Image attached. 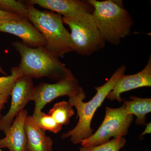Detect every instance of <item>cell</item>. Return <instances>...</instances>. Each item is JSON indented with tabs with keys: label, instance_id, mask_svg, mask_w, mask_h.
I'll return each mask as SVG.
<instances>
[{
	"label": "cell",
	"instance_id": "7c38bea8",
	"mask_svg": "<svg viewBox=\"0 0 151 151\" xmlns=\"http://www.w3.org/2000/svg\"><path fill=\"white\" fill-rule=\"evenodd\" d=\"M28 115L27 110L21 111L12 124L3 132L5 137L0 139V147L9 151H27V136L25 128Z\"/></svg>",
	"mask_w": 151,
	"mask_h": 151
},
{
	"label": "cell",
	"instance_id": "7a4b0ae2",
	"mask_svg": "<svg viewBox=\"0 0 151 151\" xmlns=\"http://www.w3.org/2000/svg\"><path fill=\"white\" fill-rule=\"evenodd\" d=\"M87 1L94 7L92 15L105 42L118 45L122 39L129 35L134 22L129 12L123 7L122 2Z\"/></svg>",
	"mask_w": 151,
	"mask_h": 151
},
{
	"label": "cell",
	"instance_id": "6da1fadb",
	"mask_svg": "<svg viewBox=\"0 0 151 151\" xmlns=\"http://www.w3.org/2000/svg\"><path fill=\"white\" fill-rule=\"evenodd\" d=\"M12 45L20 55L18 67L23 75L32 78L47 77L55 82L75 77L59 58L45 47H29L19 41Z\"/></svg>",
	"mask_w": 151,
	"mask_h": 151
},
{
	"label": "cell",
	"instance_id": "603a6c76",
	"mask_svg": "<svg viewBox=\"0 0 151 151\" xmlns=\"http://www.w3.org/2000/svg\"><path fill=\"white\" fill-rule=\"evenodd\" d=\"M0 73H2V74H4L5 76H7V73H6L5 71L4 70V69H3L1 67V65H0Z\"/></svg>",
	"mask_w": 151,
	"mask_h": 151
},
{
	"label": "cell",
	"instance_id": "277c9868",
	"mask_svg": "<svg viewBox=\"0 0 151 151\" xmlns=\"http://www.w3.org/2000/svg\"><path fill=\"white\" fill-rule=\"evenodd\" d=\"M28 8L29 20L45 39V48L48 51L58 58L74 51L70 33L64 27L61 15L39 10L33 6L28 5Z\"/></svg>",
	"mask_w": 151,
	"mask_h": 151
},
{
	"label": "cell",
	"instance_id": "7402d4cb",
	"mask_svg": "<svg viewBox=\"0 0 151 151\" xmlns=\"http://www.w3.org/2000/svg\"><path fill=\"white\" fill-rule=\"evenodd\" d=\"M146 125H147V126H146V127L145 129V131H144V132H143V133L140 135L139 137H142V136L147 134H150L151 132V123H149Z\"/></svg>",
	"mask_w": 151,
	"mask_h": 151
},
{
	"label": "cell",
	"instance_id": "3957f363",
	"mask_svg": "<svg viewBox=\"0 0 151 151\" xmlns=\"http://www.w3.org/2000/svg\"><path fill=\"white\" fill-rule=\"evenodd\" d=\"M126 70V65H122L105 84L94 87L97 93L89 102H83L86 95L69 97L68 101L76 108L78 121L73 129L61 135L62 139L70 138L73 144H79L93 134V130L91 128V124L94 113L113 90L119 78L124 75Z\"/></svg>",
	"mask_w": 151,
	"mask_h": 151
},
{
	"label": "cell",
	"instance_id": "8fae6325",
	"mask_svg": "<svg viewBox=\"0 0 151 151\" xmlns=\"http://www.w3.org/2000/svg\"><path fill=\"white\" fill-rule=\"evenodd\" d=\"M151 86V56L145 67L140 72L132 75H123L116 82L113 90L107 96L111 101L117 100L121 103L123 101L122 93L133 89Z\"/></svg>",
	"mask_w": 151,
	"mask_h": 151
},
{
	"label": "cell",
	"instance_id": "2e32d148",
	"mask_svg": "<svg viewBox=\"0 0 151 151\" xmlns=\"http://www.w3.org/2000/svg\"><path fill=\"white\" fill-rule=\"evenodd\" d=\"M32 117L38 127L44 131L57 134L62 129L63 126L58 124L51 116L41 110L34 109Z\"/></svg>",
	"mask_w": 151,
	"mask_h": 151
},
{
	"label": "cell",
	"instance_id": "44dd1931",
	"mask_svg": "<svg viewBox=\"0 0 151 151\" xmlns=\"http://www.w3.org/2000/svg\"><path fill=\"white\" fill-rule=\"evenodd\" d=\"M9 97V96L0 94V123L2 117L1 112L3 108H4V106L6 103L8 102Z\"/></svg>",
	"mask_w": 151,
	"mask_h": 151
},
{
	"label": "cell",
	"instance_id": "30bf717a",
	"mask_svg": "<svg viewBox=\"0 0 151 151\" xmlns=\"http://www.w3.org/2000/svg\"><path fill=\"white\" fill-rule=\"evenodd\" d=\"M0 32L20 38L23 43L31 47H45L46 41L42 35L26 19L0 23Z\"/></svg>",
	"mask_w": 151,
	"mask_h": 151
},
{
	"label": "cell",
	"instance_id": "8992f818",
	"mask_svg": "<svg viewBox=\"0 0 151 151\" xmlns=\"http://www.w3.org/2000/svg\"><path fill=\"white\" fill-rule=\"evenodd\" d=\"M134 119V116L127 114L123 105L117 108L106 107L102 124L95 133L81 142V145L94 147L109 142L111 137H123L128 134Z\"/></svg>",
	"mask_w": 151,
	"mask_h": 151
},
{
	"label": "cell",
	"instance_id": "9c48e42d",
	"mask_svg": "<svg viewBox=\"0 0 151 151\" xmlns=\"http://www.w3.org/2000/svg\"><path fill=\"white\" fill-rule=\"evenodd\" d=\"M25 3L29 5H37L65 17L92 14L94 10V7L88 1L80 0H29Z\"/></svg>",
	"mask_w": 151,
	"mask_h": 151
},
{
	"label": "cell",
	"instance_id": "e0dca14e",
	"mask_svg": "<svg viewBox=\"0 0 151 151\" xmlns=\"http://www.w3.org/2000/svg\"><path fill=\"white\" fill-rule=\"evenodd\" d=\"M0 10L14 14L22 19L29 20L28 5L24 4L21 1L0 0Z\"/></svg>",
	"mask_w": 151,
	"mask_h": 151
},
{
	"label": "cell",
	"instance_id": "ba28073f",
	"mask_svg": "<svg viewBox=\"0 0 151 151\" xmlns=\"http://www.w3.org/2000/svg\"><path fill=\"white\" fill-rule=\"evenodd\" d=\"M34 87L32 78L30 77L23 75L17 80L11 93L10 107L1 120V131L3 132L9 128L17 116L24 110L28 103L32 100Z\"/></svg>",
	"mask_w": 151,
	"mask_h": 151
},
{
	"label": "cell",
	"instance_id": "5bb4252c",
	"mask_svg": "<svg viewBox=\"0 0 151 151\" xmlns=\"http://www.w3.org/2000/svg\"><path fill=\"white\" fill-rule=\"evenodd\" d=\"M130 100L123 101L126 113L128 115L137 116V125H146V116L151 112V98L131 96Z\"/></svg>",
	"mask_w": 151,
	"mask_h": 151
},
{
	"label": "cell",
	"instance_id": "4fadbf2b",
	"mask_svg": "<svg viewBox=\"0 0 151 151\" xmlns=\"http://www.w3.org/2000/svg\"><path fill=\"white\" fill-rule=\"evenodd\" d=\"M27 136V151H52L53 142L45 131L38 127L32 116H28L25 124Z\"/></svg>",
	"mask_w": 151,
	"mask_h": 151
},
{
	"label": "cell",
	"instance_id": "9a60e30c",
	"mask_svg": "<svg viewBox=\"0 0 151 151\" xmlns=\"http://www.w3.org/2000/svg\"><path fill=\"white\" fill-rule=\"evenodd\" d=\"M73 107L69 101H61L55 103L48 114L60 125H68L70 123V118L74 114Z\"/></svg>",
	"mask_w": 151,
	"mask_h": 151
},
{
	"label": "cell",
	"instance_id": "52a82bcc",
	"mask_svg": "<svg viewBox=\"0 0 151 151\" xmlns=\"http://www.w3.org/2000/svg\"><path fill=\"white\" fill-rule=\"evenodd\" d=\"M86 95L75 77L57 81L52 84L42 82L34 87L32 100L34 109L42 111L47 104L63 96L73 97Z\"/></svg>",
	"mask_w": 151,
	"mask_h": 151
},
{
	"label": "cell",
	"instance_id": "d6986e66",
	"mask_svg": "<svg viewBox=\"0 0 151 151\" xmlns=\"http://www.w3.org/2000/svg\"><path fill=\"white\" fill-rule=\"evenodd\" d=\"M127 140L124 137L114 138L107 142L94 147H82L80 151H119L125 146Z\"/></svg>",
	"mask_w": 151,
	"mask_h": 151
},
{
	"label": "cell",
	"instance_id": "ffe728a7",
	"mask_svg": "<svg viewBox=\"0 0 151 151\" xmlns=\"http://www.w3.org/2000/svg\"><path fill=\"white\" fill-rule=\"evenodd\" d=\"M22 19V18L20 17L16 14L9 13L0 10V23L10 21L17 20Z\"/></svg>",
	"mask_w": 151,
	"mask_h": 151
},
{
	"label": "cell",
	"instance_id": "cb8c5ba5",
	"mask_svg": "<svg viewBox=\"0 0 151 151\" xmlns=\"http://www.w3.org/2000/svg\"><path fill=\"white\" fill-rule=\"evenodd\" d=\"M0 151H3L2 150L1 148V147H0Z\"/></svg>",
	"mask_w": 151,
	"mask_h": 151
},
{
	"label": "cell",
	"instance_id": "5b68a950",
	"mask_svg": "<svg viewBox=\"0 0 151 151\" xmlns=\"http://www.w3.org/2000/svg\"><path fill=\"white\" fill-rule=\"evenodd\" d=\"M63 24L70 29L73 50L84 56H90L105 47L106 42L94 22L92 14L62 17Z\"/></svg>",
	"mask_w": 151,
	"mask_h": 151
},
{
	"label": "cell",
	"instance_id": "ac0fdd59",
	"mask_svg": "<svg viewBox=\"0 0 151 151\" xmlns=\"http://www.w3.org/2000/svg\"><path fill=\"white\" fill-rule=\"evenodd\" d=\"M10 75L0 76V94L11 96L12 90L16 81L23 76L18 66L12 68Z\"/></svg>",
	"mask_w": 151,
	"mask_h": 151
}]
</instances>
